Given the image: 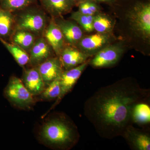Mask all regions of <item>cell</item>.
Segmentation results:
<instances>
[{
  "instance_id": "cell-7",
  "label": "cell",
  "mask_w": 150,
  "mask_h": 150,
  "mask_svg": "<svg viewBox=\"0 0 150 150\" xmlns=\"http://www.w3.org/2000/svg\"><path fill=\"white\" fill-rule=\"evenodd\" d=\"M114 40L115 37L112 33H97L92 35L83 36L76 46L79 50L91 57L112 43Z\"/></svg>"
},
{
  "instance_id": "cell-24",
  "label": "cell",
  "mask_w": 150,
  "mask_h": 150,
  "mask_svg": "<svg viewBox=\"0 0 150 150\" xmlns=\"http://www.w3.org/2000/svg\"><path fill=\"white\" fill-rule=\"evenodd\" d=\"M60 78L55 80L45 88L40 95V99L50 101L56 99L59 97L61 91Z\"/></svg>"
},
{
  "instance_id": "cell-26",
  "label": "cell",
  "mask_w": 150,
  "mask_h": 150,
  "mask_svg": "<svg viewBox=\"0 0 150 150\" xmlns=\"http://www.w3.org/2000/svg\"><path fill=\"white\" fill-rule=\"evenodd\" d=\"M97 3H103L108 4H113L115 2V0H94Z\"/></svg>"
},
{
  "instance_id": "cell-15",
  "label": "cell",
  "mask_w": 150,
  "mask_h": 150,
  "mask_svg": "<svg viewBox=\"0 0 150 150\" xmlns=\"http://www.w3.org/2000/svg\"><path fill=\"white\" fill-rule=\"evenodd\" d=\"M45 39L59 57L64 48L65 40L62 31L54 20L51 21L44 32Z\"/></svg>"
},
{
  "instance_id": "cell-4",
  "label": "cell",
  "mask_w": 150,
  "mask_h": 150,
  "mask_svg": "<svg viewBox=\"0 0 150 150\" xmlns=\"http://www.w3.org/2000/svg\"><path fill=\"white\" fill-rule=\"evenodd\" d=\"M30 6L21 10L14 18L15 24L16 29L29 31L35 35H40L46 29V15L40 9Z\"/></svg>"
},
{
  "instance_id": "cell-8",
  "label": "cell",
  "mask_w": 150,
  "mask_h": 150,
  "mask_svg": "<svg viewBox=\"0 0 150 150\" xmlns=\"http://www.w3.org/2000/svg\"><path fill=\"white\" fill-rule=\"evenodd\" d=\"M89 60H88L74 68L64 70L60 78L61 93L59 97L56 99V103L54 105V107L59 104L63 98L72 89L88 65Z\"/></svg>"
},
{
  "instance_id": "cell-6",
  "label": "cell",
  "mask_w": 150,
  "mask_h": 150,
  "mask_svg": "<svg viewBox=\"0 0 150 150\" xmlns=\"http://www.w3.org/2000/svg\"><path fill=\"white\" fill-rule=\"evenodd\" d=\"M124 51L125 47L122 43H110L94 55L89 64L95 68L112 67L119 62Z\"/></svg>"
},
{
  "instance_id": "cell-11",
  "label": "cell",
  "mask_w": 150,
  "mask_h": 150,
  "mask_svg": "<svg viewBox=\"0 0 150 150\" xmlns=\"http://www.w3.org/2000/svg\"><path fill=\"white\" fill-rule=\"evenodd\" d=\"M46 87L52 82L60 77L64 71L59 57H51L37 67Z\"/></svg>"
},
{
  "instance_id": "cell-13",
  "label": "cell",
  "mask_w": 150,
  "mask_h": 150,
  "mask_svg": "<svg viewBox=\"0 0 150 150\" xmlns=\"http://www.w3.org/2000/svg\"><path fill=\"white\" fill-rule=\"evenodd\" d=\"M59 57L64 69L67 70L83 64L91 56L78 48L68 46L64 48Z\"/></svg>"
},
{
  "instance_id": "cell-27",
  "label": "cell",
  "mask_w": 150,
  "mask_h": 150,
  "mask_svg": "<svg viewBox=\"0 0 150 150\" xmlns=\"http://www.w3.org/2000/svg\"><path fill=\"white\" fill-rule=\"evenodd\" d=\"M74 1L76 2V3L77 4L78 3L80 2L81 1H83V0H74Z\"/></svg>"
},
{
  "instance_id": "cell-14",
  "label": "cell",
  "mask_w": 150,
  "mask_h": 150,
  "mask_svg": "<svg viewBox=\"0 0 150 150\" xmlns=\"http://www.w3.org/2000/svg\"><path fill=\"white\" fill-rule=\"evenodd\" d=\"M52 51L45 38H40L36 39L29 52V64L33 67H37L52 57Z\"/></svg>"
},
{
  "instance_id": "cell-17",
  "label": "cell",
  "mask_w": 150,
  "mask_h": 150,
  "mask_svg": "<svg viewBox=\"0 0 150 150\" xmlns=\"http://www.w3.org/2000/svg\"><path fill=\"white\" fill-rule=\"evenodd\" d=\"M149 99L143 100L137 103L131 112V121L140 126H145L150 123Z\"/></svg>"
},
{
  "instance_id": "cell-20",
  "label": "cell",
  "mask_w": 150,
  "mask_h": 150,
  "mask_svg": "<svg viewBox=\"0 0 150 150\" xmlns=\"http://www.w3.org/2000/svg\"><path fill=\"white\" fill-rule=\"evenodd\" d=\"M0 40L19 66L23 67L29 63V55L27 52L16 44L9 43L3 38H0Z\"/></svg>"
},
{
  "instance_id": "cell-25",
  "label": "cell",
  "mask_w": 150,
  "mask_h": 150,
  "mask_svg": "<svg viewBox=\"0 0 150 150\" xmlns=\"http://www.w3.org/2000/svg\"><path fill=\"white\" fill-rule=\"evenodd\" d=\"M77 4L79 7L78 11L83 14L94 16L100 11L98 3L94 0H83Z\"/></svg>"
},
{
  "instance_id": "cell-1",
  "label": "cell",
  "mask_w": 150,
  "mask_h": 150,
  "mask_svg": "<svg viewBox=\"0 0 150 150\" xmlns=\"http://www.w3.org/2000/svg\"><path fill=\"white\" fill-rule=\"evenodd\" d=\"M150 89L141 87L137 81L125 79L99 89L86 100L85 116L103 138L121 136L133 124L131 112L138 103L150 99Z\"/></svg>"
},
{
  "instance_id": "cell-18",
  "label": "cell",
  "mask_w": 150,
  "mask_h": 150,
  "mask_svg": "<svg viewBox=\"0 0 150 150\" xmlns=\"http://www.w3.org/2000/svg\"><path fill=\"white\" fill-rule=\"evenodd\" d=\"M35 40V35L23 30L16 29L11 36L12 43L16 44L27 53H29Z\"/></svg>"
},
{
  "instance_id": "cell-16",
  "label": "cell",
  "mask_w": 150,
  "mask_h": 150,
  "mask_svg": "<svg viewBox=\"0 0 150 150\" xmlns=\"http://www.w3.org/2000/svg\"><path fill=\"white\" fill-rule=\"evenodd\" d=\"M44 8L52 16L58 17L69 12L76 3L74 0H41Z\"/></svg>"
},
{
  "instance_id": "cell-23",
  "label": "cell",
  "mask_w": 150,
  "mask_h": 150,
  "mask_svg": "<svg viewBox=\"0 0 150 150\" xmlns=\"http://www.w3.org/2000/svg\"><path fill=\"white\" fill-rule=\"evenodd\" d=\"M34 1V0H0V7L13 12L30 6Z\"/></svg>"
},
{
  "instance_id": "cell-12",
  "label": "cell",
  "mask_w": 150,
  "mask_h": 150,
  "mask_svg": "<svg viewBox=\"0 0 150 150\" xmlns=\"http://www.w3.org/2000/svg\"><path fill=\"white\" fill-rule=\"evenodd\" d=\"M21 80L25 87L33 96L40 95L46 88L37 67L25 70Z\"/></svg>"
},
{
  "instance_id": "cell-3",
  "label": "cell",
  "mask_w": 150,
  "mask_h": 150,
  "mask_svg": "<svg viewBox=\"0 0 150 150\" xmlns=\"http://www.w3.org/2000/svg\"><path fill=\"white\" fill-rule=\"evenodd\" d=\"M127 18L133 32L143 40L150 38V4L138 2L128 12Z\"/></svg>"
},
{
  "instance_id": "cell-5",
  "label": "cell",
  "mask_w": 150,
  "mask_h": 150,
  "mask_svg": "<svg viewBox=\"0 0 150 150\" xmlns=\"http://www.w3.org/2000/svg\"><path fill=\"white\" fill-rule=\"evenodd\" d=\"M4 93L11 104L19 109L29 110L34 104L33 96L25 87L21 80L17 77H11Z\"/></svg>"
},
{
  "instance_id": "cell-19",
  "label": "cell",
  "mask_w": 150,
  "mask_h": 150,
  "mask_svg": "<svg viewBox=\"0 0 150 150\" xmlns=\"http://www.w3.org/2000/svg\"><path fill=\"white\" fill-rule=\"evenodd\" d=\"M115 25V21L105 14L100 12L94 16V30L97 33H112Z\"/></svg>"
},
{
  "instance_id": "cell-2",
  "label": "cell",
  "mask_w": 150,
  "mask_h": 150,
  "mask_svg": "<svg viewBox=\"0 0 150 150\" xmlns=\"http://www.w3.org/2000/svg\"><path fill=\"white\" fill-rule=\"evenodd\" d=\"M39 137L44 144L54 149L68 150L76 145L80 138L78 128L64 113H57L43 123Z\"/></svg>"
},
{
  "instance_id": "cell-10",
  "label": "cell",
  "mask_w": 150,
  "mask_h": 150,
  "mask_svg": "<svg viewBox=\"0 0 150 150\" xmlns=\"http://www.w3.org/2000/svg\"><path fill=\"white\" fill-rule=\"evenodd\" d=\"M60 28L65 42L72 46H76L83 36V31L80 26L74 21L56 18L54 20Z\"/></svg>"
},
{
  "instance_id": "cell-22",
  "label": "cell",
  "mask_w": 150,
  "mask_h": 150,
  "mask_svg": "<svg viewBox=\"0 0 150 150\" xmlns=\"http://www.w3.org/2000/svg\"><path fill=\"white\" fill-rule=\"evenodd\" d=\"M94 16L83 14L78 11L73 12L70 18L76 21L86 32L91 33L94 30L93 25Z\"/></svg>"
},
{
  "instance_id": "cell-21",
  "label": "cell",
  "mask_w": 150,
  "mask_h": 150,
  "mask_svg": "<svg viewBox=\"0 0 150 150\" xmlns=\"http://www.w3.org/2000/svg\"><path fill=\"white\" fill-rule=\"evenodd\" d=\"M15 23L12 12L0 7V38H6L11 35Z\"/></svg>"
},
{
  "instance_id": "cell-9",
  "label": "cell",
  "mask_w": 150,
  "mask_h": 150,
  "mask_svg": "<svg viewBox=\"0 0 150 150\" xmlns=\"http://www.w3.org/2000/svg\"><path fill=\"white\" fill-rule=\"evenodd\" d=\"M130 148L134 150H150V135L148 132L128 125L121 134Z\"/></svg>"
}]
</instances>
